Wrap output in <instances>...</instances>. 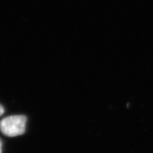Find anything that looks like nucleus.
Returning a JSON list of instances; mask_svg holds the SVG:
<instances>
[{
	"label": "nucleus",
	"instance_id": "f257e3e1",
	"mask_svg": "<svg viewBox=\"0 0 153 153\" xmlns=\"http://www.w3.org/2000/svg\"><path fill=\"white\" fill-rule=\"evenodd\" d=\"M26 125V118L24 116H11L1 120L0 131L7 136H18L25 133Z\"/></svg>",
	"mask_w": 153,
	"mask_h": 153
},
{
	"label": "nucleus",
	"instance_id": "f03ea898",
	"mask_svg": "<svg viewBox=\"0 0 153 153\" xmlns=\"http://www.w3.org/2000/svg\"><path fill=\"white\" fill-rule=\"evenodd\" d=\"M4 108L1 106V105H0V116H1V115L4 114Z\"/></svg>",
	"mask_w": 153,
	"mask_h": 153
},
{
	"label": "nucleus",
	"instance_id": "7ed1b4c3",
	"mask_svg": "<svg viewBox=\"0 0 153 153\" xmlns=\"http://www.w3.org/2000/svg\"><path fill=\"white\" fill-rule=\"evenodd\" d=\"M0 153H1V142H0Z\"/></svg>",
	"mask_w": 153,
	"mask_h": 153
}]
</instances>
